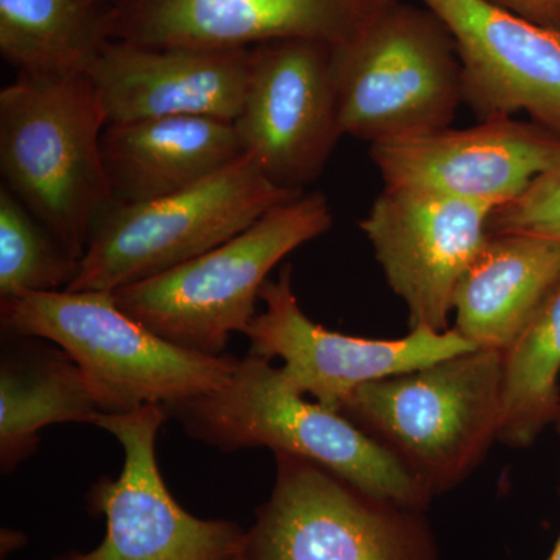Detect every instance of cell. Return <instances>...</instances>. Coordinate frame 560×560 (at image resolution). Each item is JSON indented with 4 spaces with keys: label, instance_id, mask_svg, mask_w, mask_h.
<instances>
[{
    "label": "cell",
    "instance_id": "obj_21",
    "mask_svg": "<svg viewBox=\"0 0 560 560\" xmlns=\"http://www.w3.org/2000/svg\"><path fill=\"white\" fill-rule=\"evenodd\" d=\"M560 282L503 352L499 441L528 448L560 410Z\"/></svg>",
    "mask_w": 560,
    "mask_h": 560
},
{
    "label": "cell",
    "instance_id": "obj_18",
    "mask_svg": "<svg viewBox=\"0 0 560 560\" xmlns=\"http://www.w3.org/2000/svg\"><path fill=\"white\" fill-rule=\"evenodd\" d=\"M560 282V242L489 234L455 296V329L475 349H510Z\"/></svg>",
    "mask_w": 560,
    "mask_h": 560
},
{
    "label": "cell",
    "instance_id": "obj_17",
    "mask_svg": "<svg viewBox=\"0 0 560 560\" xmlns=\"http://www.w3.org/2000/svg\"><path fill=\"white\" fill-rule=\"evenodd\" d=\"M242 156L232 121L209 117L114 121L102 135L110 205H142L178 194Z\"/></svg>",
    "mask_w": 560,
    "mask_h": 560
},
{
    "label": "cell",
    "instance_id": "obj_13",
    "mask_svg": "<svg viewBox=\"0 0 560 560\" xmlns=\"http://www.w3.org/2000/svg\"><path fill=\"white\" fill-rule=\"evenodd\" d=\"M385 187H408L499 209L560 161V135L514 117L372 143Z\"/></svg>",
    "mask_w": 560,
    "mask_h": 560
},
{
    "label": "cell",
    "instance_id": "obj_26",
    "mask_svg": "<svg viewBox=\"0 0 560 560\" xmlns=\"http://www.w3.org/2000/svg\"><path fill=\"white\" fill-rule=\"evenodd\" d=\"M547 560H560V536L558 541H556L555 548H552L551 555L548 556Z\"/></svg>",
    "mask_w": 560,
    "mask_h": 560
},
{
    "label": "cell",
    "instance_id": "obj_1",
    "mask_svg": "<svg viewBox=\"0 0 560 560\" xmlns=\"http://www.w3.org/2000/svg\"><path fill=\"white\" fill-rule=\"evenodd\" d=\"M106 125L90 73H18L0 91L3 186L77 261L110 205L102 160Z\"/></svg>",
    "mask_w": 560,
    "mask_h": 560
},
{
    "label": "cell",
    "instance_id": "obj_16",
    "mask_svg": "<svg viewBox=\"0 0 560 560\" xmlns=\"http://www.w3.org/2000/svg\"><path fill=\"white\" fill-rule=\"evenodd\" d=\"M249 50L143 46L113 39L90 77L108 124L162 117L234 121L248 81Z\"/></svg>",
    "mask_w": 560,
    "mask_h": 560
},
{
    "label": "cell",
    "instance_id": "obj_24",
    "mask_svg": "<svg viewBox=\"0 0 560 560\" xmlns=\"http://www.w3.org/2000/svg\"><path fill=\"white\" fill-rule=\"evenodd\" d=\"M492 2L539 24L560 13V0H492Z\"/></svg>",
    "mask_w": 560,
    "mask_h": 560
},
{
    "label": "cell",
    "instance_id": "obj_19",
    "mask_svg": "<svg viewBox=\"0 0 560 560\" xmlns=\"http://www.w3.org/2000/svg\"><path fill=\"white\" fill-rule=\"evenodd\" d=\"M102 412L80 368L58 346L28 345L5 352L0 364L3 474L36 451L40 430L55 423L95 425Z\"/></svg>",
    "mask_w": 560,
    "mask_h": 560
},
{
    "label": "cell",
    "instance_id": "obj_25",
    "mask_svg": "<svg viewBox=\"0 0 560 560\" xmlns=\"http://www.w3.org/2000/svg\"><path fill=\"white\" fill-rule=\"evenodd\" d=\"M81 2L88 3V5L98 7V9L110 10L119 5L121 0H81Z\"/></svg>",
    "mask_w": 560,
    "mask_h": 560
},
{
    "label": "cell",
    "instance_id": "obj_12",
    "mask_svg": "<svg viewBox=\"0 0 560 560\" xmlns=\"http://www.w3.org/2000/svg\"><path fill=\"white\" fill-rule=\"evenodd\" d=\"M493 208L434 191L385 187L360 230L390 290L407 305L410 329H448L453 296L489 238Z\"/></svg>",
    "mask_w": 560,
    "mask_h": 560
},
{
    "label": "cell",
    "instance_id": "obj_10",
    "mask_svg": "<svg viewBox=\"0 0 560 560\" xmlns=\"http://www.w3.org/2000/svg\"><path fill=\"white\" fill-rule=\"evenodd\" d=\"M243 154L282 189L318 179L342 132L331 47L272 40L249 50L248 81L232 121Z\"/></svg>",
    "mask_w": 560,
    "mask_h": 560
},
{
    "label": "cell",
    "instance_id": "obj_3",
    "mask_svg": "<svg viewBox=\"0 0 560 560\" xmlns=\"http://www.w3.org/2000/svg\"><path fill=\"white\" fill-rule=\"evenodd\" d=\"M503 352L471 349L366 383L338 412L434 499L460 485L499 441Z\"/></svg>",
    "mask_w": 560,
    "mask_h": 560
},
{
    "label": "cell",
    "instance_id": "obj_5",
    "mask_svg": "<svg viewBox=\"0 0 560 560\" xmlns=\"http://www.w3.org/2000/svg\"><path fill=\"white\" fill-rule=\"evenodd\" d=\"M331 226L329 200L305 191L231 241L114 296L121 311L173 345L223 355L231 335L245 334L256 318V302L276 265Z\"/></svg>",
    "mask_w": 560,
    "mask_h": 560
},
{
    "label": "cell",
    "instance_id": "obj_4",
    "mask_svg": "<svg viewBox=\"0 0 560 560\" xmlns=\"http://www.w3.org/2000/svg\"><path fill=\"white\" fill-rule=\"evenodd\" d=\"M282 368L249 352L219 389L173 408L195 440L223 452L270 448L312 460L371 495L427 510L433 500L352 420L305 399Z\"/></svg>",
    "mask_w": 560,
    "mask_h": 560
},
{
    "label": "cell",
    "instance_id": "obj_6",
    "mask_svg": "<svg viewBox=\"0 0 560 560\" xmlns=\"http://www.w3.org/2000/svg\"><path fill=\"white\" fill-rule=\"evenodd\" d=\"M305 191L276 186L243 154L189 189L109 205L92 226L69 291H116L156 278L231 241Z\"/></svg>",
    "mask_w": 560,
    "mask_h": 560
},
{
    "label": "cell",
    "instance_id": "obj_9",
    "mask_svg": "<svg viewBox=\"0 0 560 560\" xmlns=\"http://www.w3.org/2000/svg\"><path fill=\"white\" fill-rule=\"evenodd\" d=\"M162 405L128 412H102L95 427L108 431L125 452L117 480L92 486V514L105 515L106 536L92 551H70L57 560H235L246 529L230 521H206L184 510L162 478L158 431L167 419Z\"/></svg>",
    "mask_w": 560,
    "mask_h": 560
},
{
    "label": "cell",
    "instance_id": "obj_22",
    "mask_svg": "<svg viewBox=\"0 0 560 560\" xmlns=\"http://www.w3.org/2000/svg\"><path fill=\"white\" fill-rule=\"evenodd\" d=\"M79 264L9 189L0 187V300L68 290Z\"/></svg>",
    "mask_w": 560,
    "mask_h": 560
},
{
    "label": "cell",
    "instance_id": "obj_11",
    "mask_svg": "<svg viewBox=\"0 0 560 560\" xmlns=\"http://www.w3.org/2000/svg\"><path fill=\"white\" fill-rule=\"evenodd\" d=\"M287 265L260 291L264 312L245 335L250 353L283 361L282 371L304 396L338 410L352 390L366 383L396 377L475 349L455 329H415L400 340H370L324 329L304 312Z\"/></svg>",
    "mask_w": 560,
    "mask_h": 560
},
{
    "label": "cell",
    "instance_id": "obj_28",
    "mask_svg": "<svg viewBox=\"0 0 560 560\" xmlns=\"http://www.w3.org/2000/svg\"><path fill=\"white\" fill-rule=\"evenodd\" d=\"M235 560H243L242 558L235 559Z\"/></svg>",
    "mask_w": 560,
    "mask_h": 560
},
{
    "label": "cell",
    "instance_id": "obj_14",
    "mask_svg": "<svg viewBox=\"0 0 560 560\" xmlns=\"http://www.w3.org/2000/svg\"><path fill=\"white\" fill-rule=\"evenodd\" d=\"M455 40L478 119L526 113L560 135V31L492 0H423Z\"/></svg>",
    "mask_w": 560,
    "mask_h": 560
},
{
    "label": "cell",
    "instance_id": "obj_7",
    "mask_svg": "<svg viewBox=\"0 0 560 560\" xmlns=\"http://www.w3.org/2000/svg\"><path fill=\"white\" fill-rule=\"evenodd\" d=\"M270 499L243 560H442L419 508L378 499L312 460L275 453Z\"/></svg>",
    "mask_w": 560,
    "mask_h": 560
},
{
    "label": "cell",
    "instance_id": "obj_15",
    "mask_svg": "<svg viewBox=\"0 0 560 560\" xmlns=\"http://www.w3.org/2000/svg\"><path fill=\"white\" fill-rule=\"evenodd\" d=\"M375 16L372 0H121L109 10V32L143 46L253 49L308 39L335 47Z\"/></svg>",
    "mask_w": 560,
    "mask_h": 560
},
{
    "label": "cell",
    "instance_id": "obj_2",
    "mask_svg": "<svg viewBox=\"0 0 560 560\" xmlns=\"http://www.w3.org/2000/svg\"><path fill=\"white\" fill-rule=\"evenodd\" d=\"M14 337L40 338L75 361L103 412L173 408L230 381L238 359L180 348L127 315L114 291H50L0 300Z\"/></svg>",
    "mask_w": 560,
    "mask_h": 560
},
{
    "label": "cell",
    "instance_id": "obj_27",
    "mask_svg": "<svg viewBox=\"0 0 560 560\" xmlns=\"http://www.w3.org/2000/svg\"><path fill=\"white\" fill-rule=\"evenodd\" d=\"M555 425H556V429H558V431H560V410H559L558 419H556Z\"/></svg>",
    "mask_w": 560,
    "mask_h": 560
},
{
    "label": "cell",
    "instance_id": "obj_23",
    "mask_svg": "<svg viewBox=\"0 0 560 560\" xmlns=\"http://www.w3.org/2000/svg\"><path fill=\"white\" fill-rule=\"evenodd\" d=\"M489 234H528L560 242V161L515 200L493 210Z\"/></svg>",
    "mask_w": 560,
    "mask_h": 560
},
{
    "label": "cell",
    "instance_id": "obj_20",
    "mask_svg": "<svg viewBox=\"0 0 560 560\" xmlns=\"http://www.w3.org/2000/svg\"><path fill=\"white\" fill-rule=\"evenodd\" d=\"M109 40V10L81 0H0V54L18 73H90Z\"/></svg>",
    "mask_w": 560,
    "mask_h": 560
},
{
    "label": "cell",
    "instance_id": "obj_8",
    "mask_svg": "<svg viewBox=\"0 0 560 560\" xmlns=\"http://www.w3.org/2000/svg\"><path fill=\"white\" fill-rule=\"evenodd\" d=\"M342 132L377 143L451 127L464 103L451 47L408 14L375 16L331 47Z\"/></svg>",
    "mask_w": 560,
    "mask_h": 560
}]
</instances>
